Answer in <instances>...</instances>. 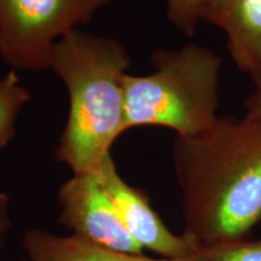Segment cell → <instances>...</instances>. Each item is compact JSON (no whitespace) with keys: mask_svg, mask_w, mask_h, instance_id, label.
Here are the masks:
<instances>
[{"mask_svg":"<svg viewBox=\"0 0 261 261\" xmlns=\"http://www.w3.org/2000/svg\"><path fill=\"white\" fill-rule=\"evenodd\" d=\"M172 155L184 233L198 248L249 238L261 221V115L219 116L175 136Z\"/></svg>","mask_w":261,"mask_h":261,"instance_id":"obj_1","label":"cell"},{"mask_svg":"<svg viewBox=\"0 0 261 261\" xmlns=\"http://www.w3.org/2000/svg\"><path fill=\"white\" fill-rule=\"evenodd\" d=\"M130 58L116 39L74 29L55 44L50 68L69 93V116L56 149L74 172H96L125 133V77Z\"/></svg>","mask_w":261,"mask_h":261,"instance_id":"obj_2","label":"cell"},{"mask_svg":"<svg viewBox=\"0 0 261 261\" xmlns=\"http://www.w3.org/2000/svg\"><path fill=\"white\" fill-rule=\"evenodd\" d=\"M155 70L126 75L125 132L139 126L171 128L195 136L217 121L223 58L201 45L151 54Z\"/></svg>","mask_w":261,"mask_h":261,"instance_id":"obj_3","label":"cell"},{"mask_svg":"<svg viewBox=\"0 0 261 261\" xmlns=\"http://www.w3.org/2000/svg\"><path fill=\"white\" fill-rule=\"evenodd\" d=\"M110 0H0V56L15 69L50 68L55 44Z\"/></svg>","mask_w":261,"mask_h":261,"instance_id":"obj_4","label":"cell"},{"mask_svg":"<svg viewBox=\"0 0 261 261\" xmlns=\"http://www.w3.org/2000/svg\"><path fill=\"white\" fill-rule=\"evenodd\" d=\"M57 198L61 224L75 236L117 252L144 254L122 225L97 172L74 174L62 185Z\"/></svg>","mask_w":261,"mask_h":261,"instance_id":"obj_5","label":"cell"},{"mask_svg":"<svg viewBox=\"0 0 261 261\" xmlns=\"http://www.w3.org/2000/svg\"><path fill=\"white\" fill-rule=\"evenodd\" d=\"M96 172L126 231L143 249L179 260L188 259L197 250L190 237L173 233L166 226L144 191L130 187L120 177L112 155L103 160Z\"/></svg>","mask_w":261,"mask_h":261,"instance_id":"obj_6","label":"cell"},{"mask_svg":"<svg viewBox=\"0 0 261 261\" xmlns=\"http://www.w3.org/2000/svg\"><path fill=\"white\" fill-rule=\"evenodd\" d=\"M201 21L224 32L237 69L261 87V0H208Z\"/></svg>","mask_w":261,"mask_h":261,"instance_id":"obj_7","label":"cell"},{"mask_svg":"<svg viewBox=\"0 0 261 261\" xmlns=\"http://www.w3.org/2000/svg\"><path fill=\"white\" fill-rule=\"evenodd\" d=\"M23 247L28 261H185L117 252L75 234L57 236L40 228H32L24 233Z\"/></svg>","mask_w":261,"mask_h":261,"instance_id":"obj_8","label":"cell"},{"mask_svg":"<svg viewBox=\"0 0 261 261\" xmlns=\"http://www.w3.org/2000/svg\"><path fill=\"white\" fill-rule=\"evenodd\" d=\"M29 99L31 91L21 84L15 70L0 79V149L16 136V120Z\"/></svg>","mask_w":261,"mask_h":261,"instance_id":"obj_9","label":"cell"},{"mask_svg":"<svg viewBox=\"0 0 261 261\" xmlns=\"http://www.w3.org/2000/svg\"><path fill=\"white\" fill-rule=\"evenodd\" d=\"M185 261H261V238L200 247Z\"/></svg>","mask_w":261,"mask_h":261,"instance_id":"obj_10","label":"cell"},{"mask_svg":"<svg viewBox=\"0 0 261 261\" xmlns=\"http://www.w3.org/2000/svg\"><path fill=\"white\" fill-rule=\"evenodd\" d=\"M208 0H166V16L173 27L194 37Z\"/></svg>","mask_w":261,"mask_h":261,"instance_id":"obj_11","label":"cell"},{"mask_svg":"<svg viewBox=\"0 0 261 261\" xmlns=\"http://www.w3.org/2000/svg\"><path fill=\"white\" fill-rule=\"evenodd\" d=\"M11 226L10 219V198L8 195L0 191V248L4 242L5 234Z\"/></svg>","mask_w":261,"mask_h":261,"instance_id":"obj_12","label":"cell"},{"mask_svg":"<svg viewBox=\"0 0 261 261\" xmlns=\"http://www.w3.org/2000/svg\"><path fill=\"white\" fill-rule=\"evenodd\" d=\"M244 113L261 115V87L255 89L244 100Z\"/></svg>","mask_w":261,"mask_h":261,"instance_id":"obj_13","label":"cell"}]
</instances>
